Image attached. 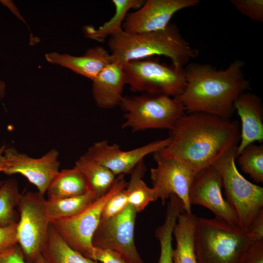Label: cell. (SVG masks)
Listing matches in <instances>:
<instances>
[{
  "label": "cell",
  "instance_id": "cell-16",
  "mask_svg": "<svg viewBox=\"0 0 263 263\" xmlns=\"http://www.w3.org/2000/svg\"><path fill=\"white\" fill-rule=\"evenodd\" d=\"M241 121L240 142L236 157L248 145L263 141V105L261 98L248 91L241 94L234 103Z\"/></svg>",
  "mask_w": 263,
  "mask_h": 263
},
{
  "label": "cell",
  "instance_id": "cell-19",
  "mask_svg": "<svg viewBox=\"0 0 263 263\" xmlns=\"http://www.w3.org/2000/svg\"><path fill=\"white\" fill-rule=\"evenodd\" d=\"M196 216L183 211L179 215L173 231L176 242L173 263H198L194 244Z\"/></svg>",
  "mask_w": 263,
  "mask_h": 263
},
{
  "label": "cell",
  "instance_id": "cell-26",
  "mask_svg": "<svg viewBox=\"0 0 263 263\" xmlns=\"http://www.w3.org/2000/svg\"><path fill=\"white\" fill-rule=\"evenodd\" d=\"M18 182L10 178L2 182L0 187V225H5L17 223L16 208L20 196Z\"/></svg>",
  "mask_w": 263,
  "mask_h": 263
},
{
  "label": "cell",
  "instance_id": "cell-22",
  "mask_svg": "<svg viewBox=\"0 0 263 263\" xmlns=\"http://www.w3.org/2000/svg\"><path fill=\"white\" fill-rule=\"evenodd\" d=\"M41 254L48 263H98L72 248L51 224Z\"/></svg>",
  "mask_w": 263,
  "mask_h": 263
},
{
  "label": "cell",
  "instance_id": "cell-37",
  "mask_svg": "<svg viewBox=\"0 0 263 263\" xmlns=\"http://www.w3.org/2000/svg\"><path fill=\"white\" fill-rule=\"evenodd\" d=\"M5 146H2L0 147V172H1V168L3 162V151L4 149L5 148ZM3 181H0V187L1 186Z\"/></svg>",
  "mask_w": 263,
  "mask_h": 263
},
{
  "label": "cell",
  "instance_id": "cell-18",
  "mask_svg": "<svg viewBox=\"0 0 263 263\" xmlns=\"http://www.w3.org/2000/svg\"><path fill=\"white\" fill-rule=\"evenodd\" d=\"M92 81V95L98 108L110 109L119 106L126 85L123 63L113 61Z\"/></svg>",
  "mask_w": 263,
  "mask_h": 263
},
{
  "label": "cell",
  "instance_id": "cell-5",
  "mask_svg": "<svg viewBox=\"0 0 263 263\" xmlns=\"http://www.w3.org/2000/svg\"><path fill=\"white\" fill-rule=\"evenodd\" d=\"M119 106L125 113L121 128L132 132L150 129L169 131L186 113L184 107L176 98L147 93L123 96Z\"/></svg>",
  "mask_w": 263,
  "mask_h": 263
},
{
  "label": "cell",
  "instance_id": "cell-4",
  "mask_svg": "<svg viewBox=\"0 0 263 263\" xmlns=\"http://www.w3.org/2000/svg\"><path fill=\"white\" fill-rule=\"evenodd\" d=\"M257 240L238 225L216 217H196L194 244L198 263H241Z\"/></svg>",
  "mask_w": 263,
  "mask_h": 263
},
{
  "label": "cell",
  "instance_id": "cell-10",
  "mask_svg": "<svg viewBox=\"0 0 263 263\" xmlns=\"http://www.w3.org/2000/svg\"><path fill=\"white\" fill-rule=\"evenodd\" d=\"M153 154L156 167L150 169V178L157 199L165 205L170 196L174 194L180 200L184 211L192 214L188 195L197 172L179 159L157 152Z\"/></svg>",
  "mask_w": 263,
  "mask_h": 263
},
{
  "label": "cell",
  "instance_id": "cell-11",
  "mask_svg": "<svg viewBox=\"0 0 263 263\" xmlns=\"http://www.w3.org/2000/svg\"><path fill=\"white\" fill-rule=\"evenodd\" d=\"M137 213L135 208L128 204L118 215L100 221L92 239L93 245L117 252L127 263H144L134 239Z\"/></svg>",
  "mask_w": 263,
  "mask_h": 263
},
{
  "label": "cell",
  "instance_id": "cell-31",
  "mask_svg": "<svg viewBox=\"0 0 263 263\" xmlns=\"http://www.w3.org/2000/svg\"><path fill=\"white\" fill-rule=\"evenodd\" d=\"M17 223L3 225H0V254L18 244Z\"/></svg>",
  "mask_w": 263,
  "mask_h": 263
},
{
  "label": "cell",
  "instance_id": "cell-27",
  "mask_svg": "<svg viewBox=\"0 0 263 263\" xmlns=\"http://www.w3.org/2000/svg\"><path fill=\"white\" fill-rule=\"evenodd\" d=\"M241 170L256 183L263 182V145L246 146L236 157Z\"/></svg>",
  "mask_w": 263,
  "mask_h": 263
},
{
  "label": "cell",
  "instance_id": "cell-14",
  "mask_svg": "<svg viewBox=\"0 0 263 263\" xmlns=\"http://www.w3.org/2000/svg\"><path fill=\"white\" fill-rule=\"evenodd\" d=\"M199 0H147L135 11L128 13L122 25L130 34L161 30L170 22L178 11L194 7Z\"/></svg>",
  "mask_w": 263,
  "mask_h": 263
},
{
  "label": "cell",
  "instance_id": "cell-21",
  "mask_svg": "<svg viewBox=\"0 0 263 263\" xmlns=\"http://www.w3.org/2000/svg\"><path fill=\"white\" fill-rule=\"evenodd\" d=\"M75 166L87 183L89 190L96 198L106 194L111 188L116 176L108 168L85 154L75 162Z\"/></svg>",
  "mask_w": 263,
  "mask_h": 263
},
{
  "label": "cell",
  "instance_id": "cell-36",
  "mask_svg": "<svg viewBox=\"0 0 263 263\" xmlns=\"http://www.w3.org/2000/svg\"><path fill=\"white\" fill-rule=\"evenodd\" d=\"M6 85L5 83L0 79V96L3 98L5 94Z\"/></svg>",
  "mask_w": 263,
  "mask_h": 263
},
{
  "label": "cell",
  "instance_id": "cell-13",
  "mask_svg": "<svg viewBox=\"0 0 263 263\" xmlns=\"http://www.w3.org/2000/svg\"><path fill=\"white\" fill-rule=\"evenodd\" d=\"M170 141L169 136L134 149L123 150L116 144L111 145L108 141L102 140L94 143L85 154L117 176L130 174L146 156L160 151L168 145Z\"/></svg>",
  "mask_w": 263,
  "mask_h": 263
},
{
  "label": "cell",
  "instance_id": "cell-12",
  "mask_svg": "<svg viewBox=\"0 0 263 263\" xmlns=\"http://www.w3.org/2000/svg\"><path fill=\"white\" fill-rule=\"evenodd\" d=\"M58 152L52 149L39 158L20 153L13 148L5 147L1 172L7 175L19 174L25 177L44 195L51 181L59 172Z\"/></svg>",
  "mask_w": 263,
  "mask_h": 263
},
{
  "label": "cell",
  "instance_id": "cell-35",
  "mask_svg": "<svg viewBox=\"0 0 263 263\" xmlns=\"http://www.w3.org/2000/svg\"><path fill=\"white\" fill-rule=\"evenodd\" d=\"M248 230L258 240L263 239V210L254 219Z\"/></svg>",
  "mask_w": 263,
  "mask_h": 263
},
{
  "label": "cell",
  "instance_id": "cell-25",
  "mask_svg": "<svg viewBox=\"0 0 263 263\" xmlns=\"http://www.w3.org/2000/svg\"><path fill=\"white\" fill-rule=\"evenodd\" d=\"M97 198L91 191L84 194L45 202L46 212L50 222L72 217L80 213Z\"/></svg>",
  "mask_w": 263,
  "mask_h": 263
},
{
  "label": "cell",
  "instance_id": "cell-17",
  "mask_svg": "<svg viewBox=\"0 0 263 263\" xmlns=\"http://www.w3.org/2000/svg\"><path fill=\"white\" fill-rule=\"evenodd\" d=\"M45 57L49 62L68 68L92 81L113 61L111 54L100 46L87 49L81 56L53 52L46 54Z\"/></svg>",
  "mask_w": 263,
  "mask_h": 263
},
{
  "label": "cell",
  "instance_id": "cell-7",
  "mask_svg": "<svg viewBox=\"0 0 263 263\" xmlns=\"http://www.w3.org/2000/svg\"><path fill=\"white\" fill-rule=\"evenodd\" d=\"M150 56L123 64L126 85L133 92L176 97L186 86L184 67L168 65Z\"/></svg>",
  "mask_w": 263,
  "mask_h": 263
},
{
  "label": "cell",
  "instance_id": "cell-24",
  "mask_svg": "<svg viewBox=\"0 0 263 263\" xmlns=\"http://www.w3.org/2000/svg\"><path fill=\"white\" fill-rule=\"evenodd\" d=\"M146 171L143 160L130 173L131 178L126 188L128 204L137 212L143 210L150 202L157 200L154 190L149 187L143 180Z\"/></svg>",
  "mask_w": 263,
  "mask_h": 263
},
{
  "label": "cell",
  "instance_id": "cell-29",
  "mask_svg": "<svg viewBox=\"0 0 263 263\" xmlns=\"http://www.w3.org/2000/svg\"><path fill=\"white\" fill-rule=\"evenodd\" d=\"M230 2L241 14L252 20L263 22V0H230Z\"/></svg>",
  "mask_w": 263,
  "mask_h": 263
},
{
  "label": "cell",
  "instance_id": "cell-28",
  "mask_svg": "<svg viewBox=\"0 0 263 263\" xmlns=\"http://www.w3.org/2000/svg\"><path fill=\"white\" fill-rule=\"evenodd\" d=\"M174 226L175 222L172 220L167 219L156 229L155 237L160 246V254L157 263H173L172 241Z\"/></svg>",
  "mask_w": 263,
  "mask_h": 263
},
{
  "label": "cell",
  "instance_id": "cell-15",
  "mask_svg": "<svg viewBox=\"0 0 263 263\" xmlns=\"http://www.w3.org/2000/svg\"><path fill=\"white\" fill-rule=\"evenodd\" d=\"M221 176L213 166L196 172L191 187L188 198L191 205L204 206L215 215V217L240 226L237 214L222 193Z\"/></svg>",
  "mask_w": 263,
  "mask_h": 263
},
{
  "label": "cell",
  "instance_id": "cell-32",
  "mask_svg": "<svg viewBox=\"0 0 263 263\" xmlns=\"http://www.w3.org/2000/svg\"><path fill=\"white\" fill-rule=\"evenodd\" d=\"M92 260L101 263H127L117 252L95 247L94 248Z\"/></svg>",
  "mask_w": 263,
  "mask_h": 263
},
{
  "label": "cell",
  "instance_id": "cell-20",
  "mask_svg": "<svg viewBox=\"0 0 263 263\" xmlns=\"http://www.w3.org/2000/svg\"><path fill=\"white\" fill-rule=\"evenodd\" d=\"M90 191L79 170L74 166L57 173L49 185L46 193L49 200H56L81 195Z\"/></svg>",
  "mask_w": 263,
  "mask_h": 263
},
{
  "label": "cell",
  "instance_id": "cell-23",
  "mask_svg": "<svg viewBox=\"0 0 263 263\" xmlns=\"http://www.w3.org/2000/svg\"><path fill=\"white\" fill-rule=\"evenodd\" d=\"M115 13L109 20L105 22L98 28L87 26L85 29L88 36L94 39L102 42L108 37L122 31V25L131 9H138L144 3V0H113Z\"/></svg>",
  "mask_w": 263,
  "mask_h": 263
},
{
  "label": "cell",
  "instance_id": "cell-33",
  "mask_svg": "<svg viewBox=\"0 0 263 263\" xmlns=\"http://www.w3.org/2000/svg\"><path fill=\"white\" fill-rule=\"evenodd\" d=\"M241 263H263V239L253 243Z\"/></svg>",
  "mask_w": 263,
  "mask_h": 263
},
{
  "label": "cell",
  "instance_id": "cell-6",
  "mask_svg": "<svg viewBox=\"0 0 263 263\" xmlns=\"http://www.w3.org/2000/svg\"><path fill=\"white\" fill-rule=\"evenodd\" d=\"M237 147L227 150L212 166L221 176L226 200L234 209L240 226L248 230L263 210V188L248 181L238 171Z\"/></svg>",
  "mask_w": 263,
  "mask_h": 263
},
{
  "label": "cell",
  "instance_id": "cell-38",
  "mask_svg": "<svg viewBox=\"0 0 263 263\" xmlns=\"http://www.w3.org/2000/svg\"><path fill=\"white\" fill-rule=\"evenodd\" d=\"M34 263H48L41 254H40L35 260Z\"/></svg>",
  "mask_w": 263,
  "mask_h": 263
},
{
  "label": "cell",
  "instance_id": "cell-3",
  "mask_svg": "<svg viewBox=\"0 0 263 263\" xmlns=\"http://www.w3.org/2000/svg\"><path fill=\"white\" fill-rule=\"evenodd\" d=\"M107 44L113 61L123 64L164 56L170 58L172 64L184 67L199 53L171 23L164 29L153 32L130 34L123 30L111 36Z\"/></svg>",
  "mask_w": 263,
  "mask_h": 263
},
{
  "label": "cell",
  "instance_id": "cell-30",
  "mask_svg": "<svg viewBox=\"0 0 263 263\" xmlns=\"http://www.w3.org/2000/svg\"><path fill=\"white\" fill-rule=\"evenodd\" d=\"M128 204L126 188L113 195L104 206L100 221H104L120 213Z\"/></svg>",
  "mask_w": 263,
  "mask_h": 263
},
{
  "label": "cell",
  "instance_id": "cell-8",
  "mask_svg": "<svg viewBox=\"0 0 263 263\" xmlns=\"http://www.w3.org/2000/svg\"><path fill=\"white\" fill-rule=\"evenodd\" d=\"M124 177L125 175L117 176L110 190L80 213L51 222L72 248L88 258L92 260L94 248L92 239L100 223L103 208L113 195L127 187L128 182Z\"/></svg>",
  "mask_w": 263,
  "mask_h": 263
},
{
  "label": "cell",
  "instance_id": "cell-9",
  "mask_svg": "<svg viewBox=\"0 0 263 263\" xmlns=\"http://www.w3.org/2000/svg\"><path fill=\"white\" fill-rule=\"evenodd\" d=\"M44 195L37 192L21 194L18 208V245L29 263L41 254L46 241L51 222L46 212Z\"/></svg>",
  "mask_w": 263,
  "mask_h": 263
},
{
  "label": "cell",
  "instance_id": "cell-1",
  "mask_svg": "<svg viewBox=\"0 0 263 263\" xmlns=\"http://www.w3.org/2000/svg\"><path fill=\"white\" fill-rule=\"evenodd\" d=\"M169 133V143L157 152L179 159L196 172L212 166L240 140L236 123L203 113H185Z\"/></svg>",
  "mask_w": 263,
  "mask_h": 263
},
{
  "label": "cell",
  "instance_id": "cell-2",
  "mask_svg": "<svg viewBox=\"0 0 263 263\" xmlns=\"http://www.w3.org/2000/svg\"><path fill=\"white\" fill-rule=\"evenodd\" d=\"M244 61L236 59L225 70L209 64L189 63L184 67L186 86L175 97L188 113H203L229 119L236 99L250 89Z\"/></svg>",
  "mask_w": 263,
  "mask_h": 263
},
{
  "label": "cell",
  "instance_id": "cell-34",
  "mask_svg": "<svg viewBox=\"0 0 263 263\" xmlns=\"http://www.w3.org/2000/svg\"><path fill=\"white\" fill-rule=\"evenodd\" d=\"M0 263H30L25 258L19 246L14 247L0 254Z\"/></svg>",
  "mask_w": 263,
  "mask_h": 263
}]
</instances>
